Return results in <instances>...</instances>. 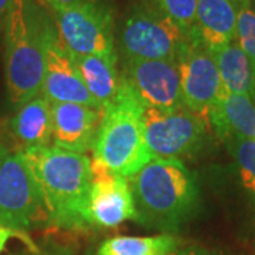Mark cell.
I'll use <instances>...</instances> for the list:
<instances>
[{"label": "cell", "mask_w": 255, "mask_h": 255, "mask_svg": "<svg viewBox=\"0 0 255 255\" xmlns=\"http://www.w3.org/2000/svg\"><path fill=\"white\" fill-rule=\"evenodd\" d=\"M21 155L37 183L48 223L67 230L91 227V160L54 145L27 149Z\"/></svg>", "instance_id": "obj_1"}, {"label": "cell", "mask_w": 255, "mask_h": 255, "mask_svg": "<svg viewBox=\"0 0 255 255\" xmlns=\"http://www.w3.org/2000/svg\"><path fill=\"white\" fill-rule=\"evenodd\" d=\"M128 183L136 221L146 227L174 231L199 209V186L182 160L153 157Z\"/></svg>", "instance_id": "obj_2"}, {"label": "cell", "mask_w": 255, "mask_h": 255, "mask_svg": "<svg viewBox=\"0 0 255 255\" xmlns=\"http://www.w3.org/2000/svg\"><path fill=\"white\" fill-rule=\"evenodd\" d=\"M48 27L31 0L11 1L4 17V73L16 107L41 92Z\"/></svg>", "instance_id": "obj_3"}, {"label": "cell", "mask_w": 255, "mask_h": 255, "mask_svg": "<svg viewBox=\"0 0 255 255\" xmlns=\"http://www.w3.org/2000/svg\"><path fill=\"white\" fill-rule=\"evenodd\" d=\"M145 107L122 81L117 98L101 115L94 139V160L125 179L153 159L143 132Z\"/></svg>", "instance_id": "obj_4"}, {"label": "cell", "mask_w": 255, "mask_h": 255, "mask_svg": "<svg viewBox=\"0 0 255 255\" xmlns=\"http://www.w3.org/2000/svg\"><path fill=\"white\" fill-rule=\"evenodd\" d=\"M53 14L57 34L70 54L118 60L114 17L108 6L98 0H84Z\"/></svg>", "instance_id": "obj_5"}, {"label": "cell", "mask_w": 255, "mask_h": 255, "mask_svg": "<svg viewBox=\"0 0 255 255\" xmlns=\"http://www.w3.org/2000/svg\"><path fill=\"white\" fill-rule=\"evenodd\" d=\"M184 34L155 6L133 7L119 30V53L122 60H173Z\"/></svg>", "instance_id": "obj_6"}, {"label": "cell", "mask_w": 255, "mask_h": 255, "mask_svg": "<svg viewBox=\"0 0 255 255\" xmlns=\"http://www.w3.org/2000/svg\"><path fill=\"white\" fill-rule=\"evenodd\" d=\"M209 124L186 107L176 110L145 108L143 132L150 155L160 159L190 156L200 149Z\"/></svg>", "instance_id": "obj_7"}, {"label": "cell", "mask_w": 255, "mask_h": 255, "mask_svg": "<svg viewBox=\"0 0 255 255\" xmlns=\"http://www.w3.org/2000/svg\"><path fill=\"white\" fill-rule=\"evenodd\" d=\"M44 219L43 199L24 157L10 153L0 167V226L26 233Z\"/></svg>", "instance_id": "obj_8"}, {"label": "cell", "mask_w": 255, "mask_h": 255, "mask_svg": "<svg viewBox=\"0 0 255 255\" xmlns=\"http://www.w3.org/2000/svg\"><path fill=\"white\" fill-rule=\"evenodd\" d=\"M176 63L180 74L184 107L206 119L223 91L219 68L207 47L191 33L186 34Z\"/></svg>", "instance_id": "obj_9"}, {"label": "cell", "mask_w": 255, "mask_h": 255, "mask_svg": "<svg viewBox=\"0 0 255 255\" xmlns=\"http://www.w3.org/2000/svg\"><path fill=\"white\" fill-rule=\"evenodd\" d=\"M121 75L145 108L184 107L179 67L173 60H124Z\"/></svg>", "instance_id": "obj_10"}, {"label": "cell", "mask_w": 255, "mask_h": 255, "mask_svg": "<svg viewBox=\"0 0 255 255\" xmlns=\"http://www.w3.org/2000/svg\"><path fill=\"white\" fill-rule=\"evenodd\" d=\"M92 183L88 203L91 227L112 228L128 220L136 221V210L128 179L91 162Z\"/></svg>", "instance_id": "obj_11"}, {"label": "cell", "mask_w": 255, "mask_h": 255, "mask_svg": "<svg viewBox=\"0 0 255 255\" xmlns=\"http://www.w3.org/2000/svg\"><path fill=\"white\" fill-rule=\"evenodd\" d=\"M40 94L46 97L50 104H81L102 111L87 90L71 55L51 24L47 30L46 65Z\"/></svg>", "instance_id": "obj_12"}, {"label": "cell", "mask_w": 255, "mask_h": 255, "mask_svg": "<svg viewBox=\"0 0 255 255\" xmlns=\"http://www.w3.org/2000/svg\"><path fill=\"white\" fill-rule=\"evenodd\" d=\"M102 111L81 104H51L53 143L75 153L92 149Z\"/></svg>", "instance_id": "obj_13"}, {"label": "cell", "mask_w": 255, "mask_h": 255, "mask_svg": "<svg viewBox=\"0 0 255 255\" xmlns=\"http://www.w3.org/2000/svg\"><path fill=\"white\" fill-rule=\"evenodd\" d=\"M207 124L224 142L231 137L255 139V104L251 97L221 91L207 114Z\"/></svg>", "instance_id": "obj_14"}, {"label": "cell", "mask_w": 255, "mask_h": 255, "mask_svg": "<svg viewBox=\"0 0 255 255\" xmlns=\"http://www.w3.org/2000/svg\"><path fill=\"white\" fill-rule=\"evenodd\" d=\"M209 50L236 41L237 11L231 0H199L190 31Z\"/></svg>", "instance_id": "obj_15"}, {"label": "cell", "mask_w": 255, "mask_h": 255, "mask_svg": "<svg viewBox=\"0 0 255 255\" xmlns=\"http://www.w3.org/2000/svg\"><path fill=\"white\" fill-rule=\"evenodd\" d=\"M11 136L17 143V152L50 146L53 140L51 104L38 94L17 107V112L10 119Z\"/></svg>", "instance_id": "obj_16"}, {"label": "cell", "mask_w": 255, "mask_h": 255, "mask_svg": "<svg viewBox=\"0 0 255 255\" xmlns=\"http://www.w3.org/2000/svg\"><path fill=\"white\" fill-rule=\"evenodd\" d=\"M70 55L87 90L101 110H104L117 98L122 87V75L117 67L118 60H108L98 55Z\"/></svg>", "instance_id": "obj_17"}, {"label": "cell", "mask_w": 255, "mask_h": 255, "mask_svg": "<svg viewBox=\"0 0 255 255\" xmlns=\"http://www.w3.org/2000/svg\"><path fill=\"white\" fill-rule=\"evenodd\" d=\"M210 51L219 68L223 90L248 95L253 100V64L237 41Z\"/></svg>", "instance_id": "obj_18"}, {"label": "cell", "mask_w": 255, "mask_h": 255, "mask_svg": "<svg viewBox=\"0 0 255 255\" xmlns=\"http://www.w3.org/2000/svg\"><path fill=\"white\" fill-rule=\"evenodd\" d=\"M182 240L172 233L149 237H114L104 241L97 255H169L179 250Z\"/></svg>", "instance_id": "obj_19"}, {"label": "cell", "mask_w": 255, "mask_h": 255, "mask_svg": "<svg viewBox=\"0 0 255 255\" xmlns=\"http://www.w3.org/2000/svg\"><path fill=\"white\" fill-rule=\"evenodd\" d=\"M226 143L234 156L244 187L255 199V139L231 137Z\"/></svg>", "instance_id": "obj_20"}, {"label": "cell", "mask_w": 255, "mask_h": 255, "mask_svg": "<svg viewBox=\"0 0 255 255\" xmlns=\"http://www.w3.org/2000/svg\"><path fill=\"white\" fill-rule=\"evenodd\" d=\"M237 11V36L236 41L255 65V13L250 0H231Z\"/></svg>", "instance_id": "obj_21"}, {"label": "cell", "mask_w": 255, "mask_h": 255, "mask_svg": "<svg viewBox=\"0 0 255 255\" xmlns=\"http://www.w3.org/2000/svg\"><path fill=\"white\" fill-rule=\"evenodd\" d=\"M197 1L199 0H153V6L170 18L186 36L194 26Z\"/></svg>", "instance_id": "obj_22"}, {"label": "cell", "mask_w": 255, "mask_h": 255, "mask_svg": "<svg viewBox=\"0 0 255 255\" xmlns=\"http://www.w3.org/2000/svg\"><path fill=\"white\" fill-rule=\"evenodd\" d=\"M10 238H20V240H23L31 251H37V250H38V248L33 244V241L27 237L26 233H20V231H14V230H11V228L0 226V255L4 251V248H6L7 243L10 241Z\"/></svg>", "instance_id": "obj_23"}, {"label": "cell", "mask_w": 255, "mask_h": 255, "mask_svg": "<svg viewBox=\"0 0 255 255\" xmlns=\"http://www.w3.org/2000/svg\"><path fill=\"white\" fill-rule=\"evenodd\" d=\"M84 0H41V3L46 6L47 9H50L53 13L57 10H61L64 7H68V6H73L75 3H80Z\"/></svg>", "instance_id": "obj_24"}, {"label": "cell", "mask_w": 255, "mask_h": 255, "mask_svg": "<svg viewBox=\"0 0 255 255\" xmlns=\"http://www.w3.org/2000/svg\"><path fill=\"white\" fill-rule=\"evenodd\" d=\"M169 255H211L206 250L199 248V247H186V248H179Z\"/></svg>", "instance_id": "obj_25"}, {"label": "cell", "mask_w": 255, "mask_h": 255, "mask_svg": "<svg viewBox=\"0 0 255 255\" xmlns=\"http://www.w3.org/2000/svg\"><path fill=\"white\" fill-rule=\"evenodd\" d=\"M13 0H0V20H4Z\"/></svg>", "instance_id": "obj_26"}, {"label": "cell", "mask_w": 255, "mask_h": 255, "mask_svg": "<svg viewBox=\"0 0 255 255\" xmlns=\"http://www.w3.org/2000/svg\"><path fill=\"white\" fill-rule=\"evenodd\" d=\"M9 155H10L9 149L0 142V167H1V164H3V162L6 160V157H7Z\"/></svg>", "instance_id": "obj_27"}, {"label": "cell", "mask_w": 255, "mask_h": 255, "mask_svg": "<svg viewBox=\"0 0 255 255\" xmlns=\"http://www.w3.org/2000/svg\"><path fill=\"white\" fill-rule=\"evenodd\" d=\"M17 255H50V254L40 253V250H37V251H31V250H28L27 253H23V254H17Z\"/></svg>", "instance_id": "obj_28"}, {"label": "cell", "mask_w": 255, "mask_h": 255, "mask_svg": "<svg viewBox=\"0 0 255 255\" xmlns=\"http://www.w3.org/2000/svg\"><path fill=\"white\" fill-rule=\"evenodd\" d=\"M253 85H254V92H253V101L255 104V65L253 67Z\"/></svg>", "instance_id": "obj_29"}, {"label": "cell", "mask_w": 255, "mask_h": 255, "mask_svg": "<svg viewBox=\"0 0 255 255\" xmlns=\"http://www.w3.org/2000/svg\"><path fill=\"white\" fill-rule=\"evenodd\" d=\"M250 6H251V9L255 13V0H250Z\"/></svg>", "instance_id": "obj_30"}]
</instances>
